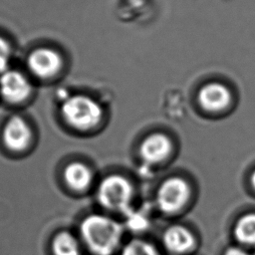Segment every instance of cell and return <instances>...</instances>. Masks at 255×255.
<instances>
[{
	"label": "cell",
	"mask_w": 255,
	"mask_h": 255,
	"mask_svg": "<svg viewBox=\"0 0 255 255\" xmlns=\"http://www.w3.org/2000/svg\"><path fill=\"white\" fill-rule=\"evenodd\" d=\"M122 255H157V252L149 243L133 240L124 247Z\"/></svg>",
	"instance_id": "5bb4252c"
},
{
	"label": "cell",
	"mask_w": 255,
	"mask_h": 255,
	"mask_svg": "<svg viewBox=\"0 0 255 255\" xmlns=\"http://www.w3.org/2000/svg\"><path fill=\"white\" fill-rule=\"evenodd\" d=\"M234 235L236 239L245 244L255 243V214H247L242 216L234 227Z\"/></svg>",
	"instance_id": "4fadbf2b"
},
{
	"label": "cell",
	"mask_w": 255,
	"mask_h": 255,
	"mask_svg": "<svg viewBox=\"0 0 255 255\" xmlns=\"http://www.w3.org/2000/svg\"><path fill=\"white\" fill-rule=\"evenodd\" d=\"M27 67L35 77L50 79L62 69L63 59L52 48H38L28 56Z\"/></svg>",
	"instance_id": "277c9868"
},
{
	"label": "cell",
	"mask_w": 255,
	"mask_h": 255,
	"mask_svg": "<svg viewBox=\"0 0 255 255\" xmlns=\"http://www.w3.org/2000/svg\"><path fill=\"white\" fill-rule=\"evenodd\" d=\"M225 255H248V254L239 247H230L226 251Z\"/></svg>",
	"instance_id": "e0dca14e"
},
{
	"label": "cell",
	"mask_w": 255,
	"mask_h": 255,
	"mask_svg": "<svg viewBox=\"0 0 255 255\" xmlns=\"http://www.w3.org/2000/svg\"><path fill=\"white\" fill-rule=\"evenodd\" d=\"M52 252L54 255H82L79 240L68 231H61L54 236Z\"/></svg>",
	"instance_id": "7c38bea8"
},
{
	"label": "cell",
	"mask_w": 255,
	"mask_h": 255,
	"mask_svg": "<svg viewBox=\"0 0 255 255\" xmlns=\"http://www.w3.org/2000/svg\"><path fill=\"white\" fill-rule=\"evenodd\" d=\"M163 243L168 250L176 253H183L192 247L194 239L186 228L174 225L164 232Z\"/></svg>",
	"instance_id": "8fae6325"
},
{
	"label": "cell",
	"mask_w": 255,
	"mask_h": 255,
	"mask_svg": "<svg viewBox=\"0 0 255 255\" xmlns=\"http://www.w3.org/2000/svg\"><path fill=\"white\" fill-rule=\"evenodd\" d=\"M170 150L168 138L161 133H154L144 139L140 145V155L147 162H158L164 159Z\"/></svg>",
	"instance_id": "30bf717a"
},
{
	"label": "cell",
	"mask_w": 255,
	"mask_h": 255,
	"mask_svg": "<svg viewBox=\"0 0 255 255\" xmlns=\"http://www.w3.org/2000/svg\"><path fill=\"white\" fill-rule=\"evenodd\" d=\"M189 195L187 183L178 177L165 180L157 190L156 202L164 212H174L180 209Z\"/></svg>",
	"instance_id": "5b68a950"
},
{
	"label": "cell",
	"mask_w": 255,
	"mask_h": 255,
	"mask_svg": "<svg viewBox=\"0 0 255 255\" xmlns=\"http://www.w3.org/2000/svg\"><path fill=\"white\" fill-rule=\"evenodd\" d=\"M251 182H252V185L255 187V171L251 175Z\"/></svg>",
	"instance_id": "ac0fdd59"
},
{
	"label": "cell",
	"mask_w": 255,
	"mask_h": 255,
	"mask_svg": "<svg viewBox=\"0 0 255 255\" xmlns=\"http://www.w3.org/2000/svg\"><path fill=\"white\" fill-rule=\"evenodd\" d=\"M198 100L203 109L210 112H218L230 104L231 93L220 83H210L200 90Z\"/></svg>",
	"instance_id": "ba28073f"
},
{
	"label": "cell",
	"mask_w": 255,
	"mask_h": 255,
	"mask_svg": "<svg viewBox=\"0 0 255 255\" xmlns=\"http://www.w3.org/2000/svg\"><path fill=\"white\" fill-rule=\"evenodd\" d=\"M32 139V129L21 117H11L3 127L2 141L4 145L13 152H22L27 149Z\"/></svg>",
	"instance_id": "8992f818"
},
{
	"label": "cell",
	"mask_w": 255,
	"mask_h": 255,
	"mask_svg": "<svg viewBox=\"0 0 255 255\" xmlns=\"http://www.w3.org/2000/svg\"><path fill=\"white\" fill-rule=\"evenodd\" d=\"M128 219H127V223L128 226L130 227L133 230H141L144 229L147 225L146 219L144 218V216L138 214V213H133L130 211H128Z\"/></svg>",
	"instance_id": "2e32d148"
},
{
	"label": "cell",
	"mask_w": 255,
	"mask_h": 255,
	"mask_svg": "<svg viewBox=\"0 0 255 255\" xmlns=\"http://www.w3.org/2000/svg\"><path fill=\"white\" fill-rule=\"evenodd\" d=\"M97 197L99 202L108 209L128 212L129 211L131 186L123 176L110 175L100 182Z\"/></svg>",
	"instance_id": "3957f363"
},
{
	"label": "cell",
	"mask_w": 255,
	"mask_h": 255,
	"mask_svg": "<svg viewBox=\"0 0 255 255\" xmlns=\"http://www.w3.org/2000/svg\"><path fill=\"white\" fill-rule=\"evenodd\" d=\"M63 120L77 130H89L95 128L103 118L101 105L85 95L67 97L60 108Z\"/></svg>",
	"instance_id": "7a4b0ae2"
},
{
	"label": "cell",
	"mask_w": 255,
	"mask_h": 255,
	"mask_svg": "<svg viewBox=\"0 0 255 255\" xmlns=\"http://www.w3.org/2000/svg\"><path fill=\"white\" fill-rule=\"evenodd\" d=\"M64 180L69 188L75 192H83L89 188L93 180L91 169L83 162L73 161L64 169Z\"/></svg>",
	"instance_id": "9c48e42d"
},
{
	"label": "cell",
	"mask_w": 255,
	"mask_h": 255,
	"mask_svg": "<svg viewBox=\"0 0 255 255\" xmlns=\"http://www.w3.org/2000/svg\"><path fill=\"white\" fill-rule=\"evenodd\" d=\"M80 235L95 255H111L121 242L123 229L120 223L108 216L90 214L80 224Z\"/></svg>",
	"instance_id": "6da1fadb"
},
{
	"label": "cell",
	"mask_w": 255,
	"mask_h": 255,
	"mask_svg": "<svg viewBox=\"0 0 255 255\" xmlns=\"http://www.w3.org/2000/svg\"><path fill=\"white\" fill-rule=\"evenodd\" d=\"M28 78L16 70H6L0 74V95L9 104L23 103L31 94Z\"/></svg>",
	"instance_id": "52a82bcc"
},
{
	"label": "cell",
	"mask_w": 255,
	"mask_h": 255,
	"mask_svg": "<svg viewBox=\"0 0 255 255\" xmlns=\"http://www.w3.org/2000/svg\"><path fill=\"white\" fill-rule=\"evenodd\" d=\"M11 58V48L9 43L0 36V74L8 70Z\"/></svg>",
	"instance_id": "9a60e30c"
}]
</instances>
